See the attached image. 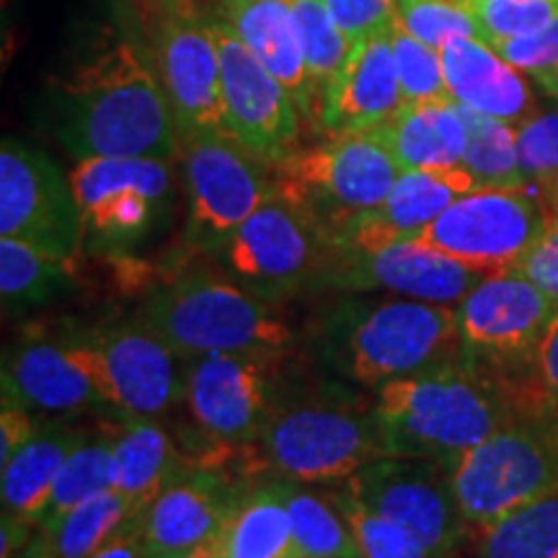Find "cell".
Listing matches in <instances>:
<instances>
[{"label": "cell", "mask_w": 558, "mask_h": 558, "mask_svg": "<svg viewBox=\"0 0 558 558\" xmlns=\"http://www.w3.org/2000/svg\"><path fill=\"white\" fill-rule=\"evenodd\" d=\"M50 128L83 158L179 156L181 135L153 54L114 37L50 83Z\"/></svg>", "instance_id": "1"}, {"label": "cell", "mask_w": 558, "mask_h": 558, "mask_svg": "<svg viewBox=\"0 0 558 558\" xmlns=\"http://www.w3.org/2000/svg\"><path fill=\"white\" fill-rule=\"evenodd\" d=\"M550 401L538 375L507 378L465 360L445 362L378 388V416L386 456L456 465L460 456L520 416Z\"/></svg>", "instance_id": "2"}, {"label": "cell", "mask_w": 558, "mask_h": 558, "mask_svg": "<svg viewBox=\"0 0 558 558\" xmlns=\"http://www.w3.org/2000/svg\"><path fill=\"white\" fill-rule=\"evenodd\" d=\"M465 525L484 533L514 509L558 492V407L543 401L460 456L450 469Z\"/></svg>", "instance_id": "3"}, {"label": "cell", "mask_w": 558, "mask_h": 558, "mask_svg": "<svg viewBox=\"0 0 558 558\" xmlns=\"http://www.w3.org/2000/svg\"><path fill=\"white\" fill-rule=\"evenodd\" d=\"M329 341L349 378L375 390L460 357L456 308L411 298L341 305Z\"/></svg>", "instance_id": "4"}, {"label": "cell", "mask_w": 558, "mask_h": 558, "mask_svg": "<svg viewBox=\"0 0 558 558\" xmlns=\"http://www.w3.org/2000/svg\"><path fill=\"white\" fill-rule=\"evenodd\" d=\"M137 320L156 331L179 357L282 352L292 341L288 326L262 300L199 271L153 290Z\"/></svg>", "instance_id": "5"}, {"label": "cell", "mask_w": 558, "mask_h": 558, "mask_svg": "<svg viewBox=\"0 0 558 558\" xmlns=\"http://www.w3.org/2000/svg\"><path fill=\"white\" fill-rule=\"evenodd\" d=\"M401 169L373 132L331 135L329 143L292 150L271 163L275 186L295 199L333 239L349 222L388 199Z\"/></svg>", "instance_id": "6"}, {"label": "cell", "mask_w": 558, "mask_h": 558, "mask_svg": "<svg viewBox=\"0 0 558 558\" xmlns=\"http://www.w3.org/2000/svg\"><path fill=\"white\" fill-rule=\"evenodd\" d=\"M259 445L264 463L298 484H341L386 458L375 409L362 411L331 399L275 409Z\"/></svg>", "instance_id": "7"}, {"label": "cell", "mask_w": 558, "mask_h": 558, "mask_svg": "<svg viewBox=\"0 0 558 558\" xmlns=\"http://www.w3.org/2000/svg\"><path fill=\"white\" fill-rule=\"evenodd\" d=\"M541 186H478L452 202L414 241L469 267L497 275L514 269L554 220Z\"/></svg>", "instance_id": "8"}, {"label": "cell", "mask_w": 558, "mask_h": 558, "mask_svg": "<svg viewBox=\"0 0 558 558\" xmlns=\"http://www.w3.org/2000/svg\"><path fill=\"white\" fill-rule=\"evenodd\" d=\"M558 303L518 269L488 275L456 305L460 354L507 375H538V349Z\"/></svg>", "instance_id": "9"}, {"label": "cell", "mask_w": 558, "mask_h": 558, "mask_svg": "<svg viewBox=\"0 0 558 558\" xmlns=\"http://www.w3.org/2000/svg\"><path fill=\"white\" fill-rule=\"evenodd\" d=\"M186 239L199 248H226L277 186L271 163L226 132L184 140Z\"/></svg>", "instance_id": "10"}, {"label": "cell", "mask_w": 558, "mask_h": 558, "mask_svg": "<svg viewBox=\"0 0 558 558\" xmlns=\"http://www.w3.org/2000/svg\"><path fill=\"white\" fill-rule=\"evenodd\" d=\"M70 337L107 407L120 414L156 418L186 396V378L177 367L179 354L137 318L70 331Z\"/></svg>", "instance_id": "11"}, {"label": "cell", "mask_w": 558, "mask_h": 558, "mask_svg": "<svg viewBox=\"0 0 558 558\" xmlns=\"http://www.w3.org/2000/svg\"><path fill=\"white\" fill-rule=\"evenodd\" d=\"M83 235L104 246H128L153 233L173 199L171 160L83 158L70 173Z\"/></svg>", "instance_id": "12"}, {"label": "cell", "mask_w": 558, "mask_h": 558, "mask_svg": "<svg viewBox=\"0 0 558 558\" xmlns=\"http://www.w3.org/2000/svg\"><path fill=\"white\" fill-rule=\"evenodd\" d=\"M362 505L399 522L435 558H452L469 525L452 492L450 465L422 458H378L344 481Z\"/></svg>", "instance_id": "13"}, {"label": "cell", "mask_w": 558, "mask_h": 558, "mask_svg": "<svg viewBox=\"0 0 558 558\" xmlns=\"http://www.w3.org/2000/svg\"><path fill=\"white\" fill-rule=\"evenodd\" d=\"M0 239H16L75 259L83 220L70 179L39 148L3 137L0 145Z\"/></svg>", "instance_id": "14"}, {"label": "cell", "mask_w": 558, "mask_h": 558, "mask_svg": "<svg viewBox=\"0 0 558 558\" xmlns=\"http://www.w3.org/2000/svg\"><path fill=\"white\" fill-rule=\"evenodd\" d=\"M331 254L333 243L320 222L279 190L226 246L230 269L264 292L295 290L305 279L318 282Z\"/></svg>", "instance_id": "15"}, {"label": "cell", "mask_w": 558, "mask_h": 558, "mask_svg": "<svg viewBox=\"0 0 558 558\" xmlns=\"http://www.w3.org/2000/svg\"><path fill=\"white\" fill-rule=\"evenodd\" d=\"M220 52L230 137L267 163L288 158L300 135V109L288 88L243 45L226 19H209Z\"/></svg>", "instance_id": "16"}, {"label": "cell", "mask_w": 558, "mask_h": 558, "mask_svg": "<svg viewBox=\"0 0 558 558\" xmlns=\"http://www.w3.org/2000/svg\"><path fill=\"white\" fill-rule=\"evenodd\" d=\"M279 352L202 354L186 373V403L209 437L228 445L259 442L275 414Z\"/></svg>", "instance_id": "17"}, {"label": "cell", "mask_w": 558, "mask_h": 558, "mask_svg": "<svg viewBox=\"0 0 558 558\" xmlns=\"http://www.w3.org/2000/svg\"><path fill=\"white\" fill-rule=\"evenodd\" d=\"M153 62L169 96L181 143L213 132L230 135L222 101L220 52L209 19L197 11L163 13Z\"/></svg>", "instance_id": "18"}, {"label": "cell", "mask_w": 558, "mask_h": 558, "mask_svg": "<svg viewBox=\"0 0 558 558\" xmlns=\"http://www.w3.org/2000/svg\"><path fill=\"white\" fill-rule=\"evenodd\" d=\"M484 277L488 275L411 239L378 251L333 248L318 282L354 292L383 288L411 300L452 305Z\"/></svg>", "instance_id": "19"}, {"label": "cell", "mask_w": 558, "mask_h": 558, "mask_svg": "<svg viewBox=\"0 0 558 558\" xmlns=\"http://www.w3.org/2000/svg\"><path fill=\"white\" fill-rule=\"evenodd\" d=\"M248 492L241 478H230L220 469L186 465L143 518L145 558L222 548L230 520Z\"/></svg>", "instance_id": "20"}, {"label": "cell", "mask_w": 558, "mask_h": 558, "mask_svg": "<svg viewBox=\"0 0 558 558\" xmlns=\"http://www.w3.org/2000/svg\"><path fill=\"white\" fill-rule=\"evenodd\" d=\"M3 407L32 414H81L107 407L73 337L29 326L3 357Z\"/></svg>", "instance_id": "21"}, {"label": "cell", "mask_w": 558, "mask_h": 558, "mask_svg": "<svg viewBox=\"0 0 558 558\" xmlns=\"http://www.w3.org/2000/svg\"><path fill=\"white\" fill-rule=\"evenodd\" d=\"M473 190H478L476 179L463 166L445 171H401L388 199L349 222L333 239V248L378 251L416 239L452 202Z\"/></svg>", "instance_id": "22"}, {"label": "cell", "mask_w": 558, "mask_h": 558, "mask_svg": "<svg viewBox=\"0 0 558 558\" xmlns=\"http://www.w3.org/2000/svg\"><path fill=\"white\" fill-rule=\"evenodd\" d=\"M390 26L357 41L326 90L318 122L331 135L369 132L403 107Z\"/></svg>", "instance_id": "23"}, {"label": "cell", "mask_w": 558, "mask_h": 558, "mask_svg": "<svg viewBox=\"0 0 558 558\" xmlns=\"http://www.w3.org/2000/svg\"><path fill=\"white\" fill-rule=\"evenodd\" d=\"M445 86L460 107L520 128L535 114V99L520 68L478 37H458L439 50Z\"/></svg>", "instance_id": "24"}, {"label": "cell", "mask_w": 558, "mask_h": 558, "mask_svg": "<svg viewBox=\"0 0 558 558\" xmlns=\"http://www.w3.org/2000/svg\"><path fill=\"white\" fill-rule=\"evenodd\" d=\"M220 5L243 45L290 90L300 114L313 117L303 34L292 0H220Z\"/></svg>", "instance_id": "25"}, {"label": "cell", "mask_w": 558, "mask_h": 558, "mask_svg": "<svg viewBox=\"0 0 558 558\" xmlns=\"http://www.w3.org/2000/svg\"><path fill=\"white\" fill-rule=\"evenodd\" d=\"M369 132L386 145L401 171L458 169L469 143L463 111L452 99L403 104L388 122Z\"/></svg>", "instance_id": "26"}, {"label": "cell", "mask_w": 558, "mask_h": 558, "mask_svg": "<svg viewBox=\"0 0 558 558\" xmlns=\"http://www.w3.org/2000/svg\"><path fill=\"white\" fill-rule=\"evenodd\" d=\"M186 469L171 437L150 418L128 416L114 432V492L128 501L132 520L143 522L153 501Z\"/></svg>", "instance_id": "27"}, {"label": "cell", "mask_w": 558, "mask_h": 558, "mask_svg": "<svg viewBox=\"0 0 558 558\" xmlns=\"http://www.w3.org/2000/svg\"><path fill=\"white\" fill-rule=\"evenodd\" d=\"M90 435L81 427L52 422L39 429V435L13 456L9 463L0 465V494H3V512L21 514V518L39 520L50 505L54 481L78 445Z\"/></svg>", "instance_id": "28"}, {"label": "cell", "mask_w": 558, "mask_h": 558, "mask_svg": "<svg viewBox=\"0 0 558 558\" xmlns=\"http://www.w3.org/2000/svg\"><path fill=\"white\" fill-rule=\"evenodd\" d=\"M222 554L228 558H298L290 509L279 481L251 488L230 520Z\"/></svg>", "instance_id": "29"}, {"label": "cell", "mask_w": 558, "mask_h": 558, "mask_svg": "<svg viewBox=\"0 0 558 558\" xmlns=\"http://www.w3.org/2000/svg\"><path fill=\"white\" fill-rule=\"evenodd\" d=\"M73 282V262L32 243L0 239V295L5 311L45 305Z\"/></svg>", "instance_id": "30"}, {"label": "cell", "mask_w": 558, "mask_h": 558, "mask_svg": "<svg viewBox=\"0 0 558 558\" xmlns=\"http://www.w3.org/2000/svg\"><path fill=\"white\" fill-rule=\"evenodd\" d=\"M476 558H558V492L484 530Z\"/></svg>", "instance_id": "31"}, {"label": "cell", "mask_w": 558, "mask_h": 558, "mask_svg": "<svg viewBox=\"0 0 558 558\" xmlns=\"http://www.w3.org/2000/svg\"><path fill=\"white\" fill-rule=\"evenodd\" d=\"M130 522L140 520H132L130 507L122 499V494L109 488V492H101L96 497L81 501L78 507L62 514L58 522L39 530L47 535L58 558H88L101 546H107Z\"/></svg>", "instance_id": "32"}, {"label": "cell", "mask_w": 558, "mask_h": 558, "mask_svg": "<svg viewBox=\"0 0 558 558\" xmlns=\"http://www.w3.org/2000/svg\"><path fill=\"white\" fill-rule=\"evenodd\" d=\"M290 509L298 558H362L357 541L333 499L300 492L290 481H279Z\"/></svg>", "instance_id": "33"}, {"label": "cell", "mask_w": 558, "mask_h": 558, "mask_svg": "<svg viewBox=\"0 0 558 558\" xmlns=\"http://www.w3.org/2000/svg\"><path fill=\"white\" fill-rule=\"evenodd\" d=\"M460 107V104H458ZM465 120L463 169L476 179L478 186H522L527 184L520 171L518 128L509 122L484 117L478 111L460 107Z\"/></svg>", "instance_id": "34"}, {"label": "cell", "mask_w": 558, "mask_h": 558, "mask_svg": "<svg viewBox=\"0 0 558 558\" xmlns=\"http://www.w3.org/2000/svg\"><path fill=\"white\" fill-rule=\"evenodd\" d=\"M109 488H114V432L96 439L88 437L70 452L54 481L50 505L45 509V518L39 520V527L52 525L81 501Z\"/></svg>", "instance_id": "35"}, {"label": "cell", "mask_w": 558, "mask_h": 558, "mask_svg": "<svg viewBox=\"0 0 558 558\" xmlns=\"http://www.w3.org/2000/svg\"><path fill=\"white\" fill-rule=\"evenodd\" d=\"M295 9L300 34H303V52H305V70H308V86H311V109L313 117H320L326 90L331 81L344 65L349 52H352V41L347 34L333 24L329 13H326L320 0H292Z\"/></svg>", "instance_id": "36"}, {"label": "cell", "mask_w": 558, "mask_h": 558, "mask_svg": "<svg viewBox=\"0 0 558 558\" xmlns=\"http://www.w3.org/2000/svg\"><path fill=\"white\" fill-rule=\"evenodd\" d=\"M331 499L344 514L362 558H435L407 527L362 505L347 488L341 494H333Z\"/></svg>", "instance_id": "37"}, {"label": "cell", "mask_w": 558, "mask_h": 558, "mask_svg": "<svg viewBox=\"0 0 558 558\" xmlns=\"http://www.w3.org/2000/svg\"><path fill=\"white\" fill-rule=\"evenodd\" d=\"M486 45L525 37L558 16V0H465Z\"/></svg>", "instance_id": "38"}, {"label": "cell", "mask_w": 558, "mask_h": 558, "mask_svg": "<svg viewBox=\"0 0 558 558\" xmlns=\"http://www.w3.org/2000/svg\"><path fill=\"white\" fill-rule=\"evenodd\" d=\"M390 41H393L403 104L450 99L448 86H445L439 50L424 45V41H418L416 37H411L399 21H393V26H390Z\"/></svg>", "instance_id": "39"}, {"label": "cell", "mask_w": 558, "mask_h": 558, "mask_svg": "<svg viewBox=\"0 0 558 558\" xmlns=\"http://www.w3.org/2000/svg\"><path fill=\"white\" fill-rule=\"evenodd\" d=\"M396 21L424 45L442 50L458 37H478V24L473 13L460 3L448 0H399Z\"/></svg>", "instance_id": "40"}, {"label": "cell", "mask_w": 558, "mask_h": 558, "mask_svg": "<svg viewBox=\"0 0 558 558\" xmlns=\"http://www.w3.org/2000/svg\"><path fill=\"white\" fill-rule=\"evenodd\" d=\"M518 158L527 184L558 186V109L535 111L520 124Z\"/></svg>", "instance_id": "41"}, {"label": "cell", "mask_w": 558, "mask_h": 558, "mask_svg": "<svg viewBox=\"0 0 558 558\" xmlns=\"http://www.w3.org/2000/svg\"><path fill=\"white\" fill-rule=\"evenodd\" d=\"M320 5L347 39L357 45L393 24L399 0H320Z\"/></svg>", "instance_id": "42"}, {"label": "cell", "mask_w": 558, "mask_h": 558, "mask_svg": "<svg viewBox=\"0 0 558 558\" xmlns=\"http://www.w3.org/2000/svg\"><path fill=\"white\" fill-rule=\"evenodd\" d=\"M501 58L512 62L514 68H520L522 73H543L558 65V16L548 21L546 26L525 37L501 41L494 47Z\"/></svg>", "instance_id": "43"}, {"label": "cell", "mask_w": 558, "mask_h": 558, "mask_svg": "<svg viewBox=\"0 0 558 558\" xmlns=\"http://www.w3.org/2000/svg\"><path fill=\"white\" fill-rule=\"evenodd\" d=\"M514 269L522 277H527L541 292H546L554 303H558V209L541 239L527 248V254L522 256Z\"/></svg>", "instance_id": "44"}, {"label": "cell", "mask_w": 558, "mask_h": 558, "mask_svg": "<svg viewBox=\"0 0 558 558\" xmlns=\"http://www.w3.org/2000/svg\"><path fill=\"white\" fill-rule=\"evenodd\" d=\"M45 422L34 416L32 411L19 407H3L0 414V465H5L29 439L39 435Z\"/></svg>", "instance_id": "45"}, {"label": "cell", "mask_w": 558, "mask_h": 558, "mask_svg": "<svg viewBox=\"0 0 558 558\" xmlns=\"http://www.w3.org/2000/svg\"><path fill=\"white\" fill-rule=\"evenodd\" d=\"M538 378L546 388L548 399L558 407V311L550 318L546 333H543L538 349Z\"/></svg>", "instance_id": "46"}, {"label": "cell", "mask_w": 558, "mask_h": 558, "mask_svg": "<svg viewBox=\"0 0 558 558\" xmlns=\"http://www.w3.org/2000/svg\"><path fill=\"white\" fill-rule=\"evenodd\" d=\"M34 520L21 518V514L3 512V527H0V558H16L26 543L34 538Z\"/></svg>", "instance_id": "47"}, {"label": "cell", "mask_w": 558, "mask_h": 558, "mask_svg": "<svg viewBox=\"0 0 558 558\" xmlns=\"http://www.w3.org/2000/svg\"><path fill=\"white\" fill-rule=\"evenodd\" d=\"M140 525H143V522H130V525H124L107 546H101L88 558H145Z\"/></svg>", "instance_id": "48"}, {"label": "cell", "mask_w": 558, "mask_h": 558, "mask_svg": "<svg viewBox=\"0 0 558 558\" xmlns=\"http://www.w3.org/2000/svg\"><path fill=\"white\" fill-rule=\"evenodd\" d=\"M16 558H58V556H54V550L50 546V541H47V535L37 527L34 538L26 543L24 550H21Z\"/></svg>", "instance_id": "49"}, {"label": "cell", "mask_w": 558, "mask_h": 558, "mask_svg": "<svg viewBox=\"0 0 558 558\" xmlns=\"http://www.w3.org/2000/svg\"><path fill=\"white\" fill-rule=\"evenodd\" d=\"M533 81L538 83L543 90H546L550 99L558 101V65L550 68V70H543V73H535Z\"/></svg>", "instance_id": "50"}, {"label": "cell", "mask_w": 558, "mask_h": 558, "mask_svg": "<svg viewBox=\"0 0 558 558\" xmlns=\"http://www.w3.org/2000/svg\"><path fill=\"white\" fill-rule=\"evenodd\" d=\"M148 3L156 5L158 11L171 13V11H194V5H197L199 0H148Z\"/></svg>", "instance_id": "51"}, {"label": "cell", "mask_w": 558, "mask_h": 558, "mask_svg": "<svg viewBox=\"0 0 558 558\" xmlns=\"http://www.w3.org/2000/svg\"><path fill=\"white\" fill-rule=\"evenodd\" d=\"M150 558H228L222 548H197L186 550V554H171V556H150Z\"/></svg>", "instance_id": "52"}]
</instances>
